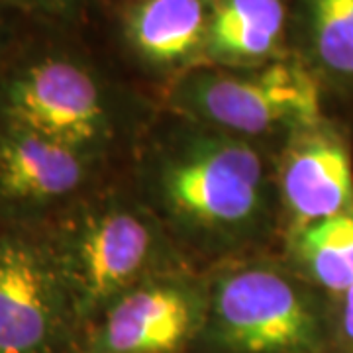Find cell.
Segmentation results:
<instances>
[{"label":"cell","instance_id":"obj_12","mask_svg":"<svg viewBox=\"0 0 353 353\" xmlns=\"http://www.w3.org/2000/svg\"><path fill=\"white\" fill-rule=\"evenodd\" d=\"M290 34L324 92L353 99V0H290Z\"/></svg>","mask_w":353,"mask_h":353},{"label":"cell","instance_id":"obj_1","mask_svg":"<svg viewBox=\"0 0 353 353\" xmlns=\"http://www.w3.org/2000/svg\"><path fill=\"white\" fill-rule=\"evenodd\" d=\"M275 187L252 139L190 120L148 161L159 214L202 248H240L259 238L271 222Z\"/></svg>","mask_w":353,"mask_h":353},{"label":"cell","instance_id":"obj_3","mask_svg":"<svg viewBox=\"0 0 353 353\" xmlns=\"http://www.w3.org/2000/svg\"><path fill=\"white\" fill-rule=\"evenodd\" d=\"M36 226L69 294L81 336L120 294L169 273V245L157 222L108 192L88 189Z\"/></svg>","mask_w":353,"mask_h":353},{"label":"cell","instance_id":"obj_7","mask_svg":"<svg viewBox=\"0 0 353 353\" xmlns=\"http://www.w3.org/2000/svg\"><path fill=\"white\" fill-rule=\"evenodd\" d=\"M206 285L179 273L145 279L120 294L79 341L81 353H175L204 326Z\"/></svg>","mask_w":353,"mask_h":353},{"label":"cell","instance_id":"obj_13","mask_svg":"<svg viewBox=\"0 0 353 353\" xmlns=\"http://www.w3.org/2000/svg\"><path fill=\"white\" fill-rule=\"evenodd\" d=\"M290 261L330 303L353 287V208L290 232Z\"/></svg>","mask_w":353,"mask_h":353},{"label":"cell","instance_id":"obj_4","mask_svg":"<svg viewBox=\"0 0 353 353\" xmlns=\"http://www.w3.org/2000/svg\"><path fill=\"white\" fill-rule=\"evenodd\" d=\"M210 338L226 353H324L330 301L292 267H228L206 287Z\"/></svg>","mask_w":353,"mask_h":353},{"label":"cell","instance_id":"obj_5","mask_svg":"<svg viewBox=\"0 0 353 353\" xmlns=\"http://www.w3.org/2000/svg\"><path fill=\"white\" fill-rule=\"evenodd\" d=\"M324 88L290 53L257 69L202 65L176 77L167 97L179 116L253 139L312 126L324 116Z\"/></svg>","mask_w":353,"mask_h":353},{"label":"cell","instance_id":"obj_15","mask_svg":"<svg viewBox=\"0 0 353 353\" xmlns=\"http://www.w3.org/2000/svg\"><path fill=\"white\" fill-rule=\"evenodd\" d=\"M330 330L345 353H353V287L330 303Z\"/></svg>","mask_w":353,"mask_h":353},{"label":"cell","instance_id":"obj_8","mask_svg":"<svg viewBox=\"0 0 353 353\" xmlns=\"http://www.w3.org/2000/svg\"><path fill=\"white\" fill-rule=\"evenodd\" d=\"M99 159L0 124V220L41 224L92 189Z\"/></svg>","mask_w":353,"mask_h":353},{"label":"cell","instance_id":"obj_10","mask_svg":"<svg viewBox=\"0 0 353 353\" xmlns=\"http://www.w3.org/2000/svg\"><path fill=\"white\" fill-rule=\"evenodd\" d=\"M214 0H134L122 14L130 51L145 67L181 77L206 65Z\"/></svg>","mask_w":353,"mask_h":353},{"label":"cell","instance_id":"obj_2","mask_svg":"<svg viewBox=\"0 0 353 353\" xmlns=\"http://www.w3.org/2000/svg\"><path fill=\"white\" fill-rule=\"evenodd\" d=\"M38 28V34H16L0 59V124L101 161L114 136L112 88L97 65L63 38L69 30Z\"/></svg>","mask_w":353,"mask_h":353},{"label":"cell","instance_id":"obj_6","mask_svg":"<svg viewBox=\"0 0 353 353\" xmlns=\"http://www.w3.org/2000/svg\"><path fill=\"white\" fill-rule=\"evenodd\" d=\"M81 332L38 226L0 220V353H75Z\"/></svg>","mask_w":353,"mask_h":353},{"label":"cell","instance_id":"obj_11","mask_svg":"<svg viewBox=\"0 0 353 353\" xmlns=\"http://www.w3.org/2000/svg\"><path fill=\"white\" fill-rule=\"evenodd\" d=\"M290 0H214L206 65L257 69L287 57Z\"/></svg>","mask_w":353,"mask_h":353},{"label":"cell","instance_id":"obj_16","mask_svg":"<svg viewBox=\"0 0 353 353\" xmlns=\"http://www.w3.org/2000/svg\"><path fill=\"white\" fill-rule=\"evenodd\" d=\"M10 16H18V14H14L12 10H8V8L0 2V59H2V55L6 53L8 46L12 43L14 36H16V32L12 30V20H10Z\"/></svg>","mask_w":353,"mask_h":353},{"label":"cell","instance_id":"obj_9","mask_svg":"<svg viewBox=\"0 0 353 353\" xmlns=\"http://www.w3.org/2000/svg\"><path fill=\"white\" fill-rule=\"evenodd\" d=\"M275 185L292 230L352 210L353 155L343 130L322 118L287 136Z\"/></svg>","mask_w":353,"mask_h":353},{"label":"cell","instance_id":"obj_14","mask_svg":"<svg viewBox=\"0 0 353 353\" xmlns=\"http://www.w3.org/2000/svg\"><path fill=\"white\" fill-rule=\"evenodd\" d=\"M30 22L71 30L83 22L90 0H0Z\"/></svg>","mask_w":353,"mask_h":353}]
</instances>
